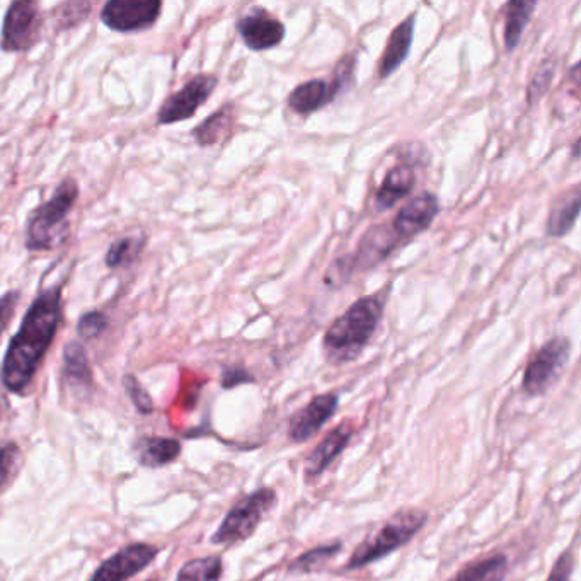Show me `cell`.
<instances>
[{
    "label": "cell",
    "mask_w": 581,
    "mask_h": 581,
    "mask_svg": "<svg viewBox=\"0 0 581 581\" xmlns=\"http://www.w3.org/2000/svg\"><path fill=\"white\" fill-rule=\"evenodd\" d=\"M62 286L43 290L30 305L20 332L9 342L0 370V379L9 393H24L32 384L62 323Z\"/></svg>",
    "instance_id": "cell-1"
},
{
    "label": "cell",
    "mask_w": 581,
    "mask_h": 581,
    "mask_svg": "<svg viewBox=\"0 0 581 581\" xmlns=\"http://www.w3.org/2000/svg\"><path fill=\"white\" fill-rule=\"evenodd\" d=\"M382 316H384V301L377 293L362 297L355 302L324 335L323 347L327 362L342 365L359 359L377 332Z\"/></svg>",
    "instance_id": "cell-2"
},
{
    "label": "cell",
    "mask_w": 581,
    "mask_h": 581,
    "mask_svg": "<svg viewBox=\"0 0 581 581\" xmlns=\"http://www.w3.org/2000/svg\"><path fill=\"white\" fill-rule=\"evenodd\" d=\"M79 200V185L66 177L50 200L36 208L26 225L24 246L27 251H54L69 237V213Z\"/></svg>",
    "instance_id": "cell-3"
},
{
    "label": "cell",
    "mask_w": 581,
    "mask_h": 581,
    "mask_svg": "<svg viewBox=\"0 0 581 581\" xmlns=\"http://www.w3.org/2000/svg\"><path fill=\"white\" fill-rule=\"evenodd\" d=\"M428 513L418 509H403L394 513L384 527L372 535L365 543L355 549L350 561L345 566L347 571H357L367 568L372 562L381 561L385 556L393 555L400 547L411 543L421 528L427 525Z\"/></svg>",
    "instance_id": "cell-4"
},
{
    "label": "cell",
    "mask_w": 581,
    "mask_h": 581,
    "mask_svg": "<svg viewBox=\"0 0 581 581\" xmlns=\"http://www.w3.org/2000/svg\"><path fill=\"white\" fill-rule=\"evenodd\" d=\"M275 504H277V491L274 488L256 489L229 510L219 531L213 534L212 543L217 546H232L249 539Z\"/></svg>",
    "instance_id": "cell-5"
},
{
    "label": "cell",
    "mask_w": 581,
    "mask_h": 581,
    "mask_svg": "<svg viewBox=\"0 0 581 581\" xmlns=\"http://www.w3.org/2000/svg\"><path fill=\"white\" fill-rule=\"evenodd\" d=\"M571 341L565 336H556L535 353L534 359L528 362L525 369L522 390L528 396H541L553 387L556 381L561 377L566 365L570 362Z\"/></svg>",
    "instance_id": "cell-6"
},
{
    "label": "cell",
    "mask_w": 581,
    "mask_h": 581,
    "mask_svg": "<svg viewBox=\"0 0 581 581\" xmlns=\"http://www.w3.org/2000/svg\"><path fill=\"white\" fill-rule=\"evenodd\" d=\"M43 18L39 5L32 0L12 2L5 12L0 48L8 54L32 50L42 36Z\"/></svg>",
    "instance_id": "cell-7"
},
{
    "label": "cell",
    "mask_w": 581,
    "mask_h": 581,
    "mask_svg": "<svg viewBox=\"0 0 581 581\" xmlns=\"http://www.w3.org/2000/svg\"><path fill=\"white\" fill-rule=\"evenodd\" d=\"M219 79L213 73H198L179 91L171 94L158 112L159 125H174L189 120L216 91Z\"/></svg>",
    "instance_id": "cell-8"
},
{
    "label": "cell",
    "mask_w": 581,
    "mask_h": 581,
    "mask_svg": "<svg viewBox=\"0 0 581 581\" xmlns=\"http://www.w3.org/2000/svg\"><path fill=\"white\" fill-rule=\"evenodd\" d=\"M161 0H109L101 9V23L118 33L149 30L161 16Z\"/></svg>",
    "instance_id": "cell-9"
},
{
    "label": "cell",
    "mask_w": 581,
    "mask_h": 581,
    "mask_svg": "<svg viewBox=\"0 0 581 581\" xmlns=\"http://www.w3.org/2000/svg\"><path fill=\"white\" fill-rule=\"evenodd\" d=\"M241 39L249 50L266 51L277 48L286 39L287 27L265 8H253L235 23Z\"/></svg>",
    "instance_id": "cell-10"
},
{
    "label": "cell",
    "mask_w": 581,
    "mask_h": 581,
    "mask_svg": "<svg viewBox=\"0 0 581 581\" xmlns=\"http://www.w3.org/2000/svg\"><path fill=\"white\" fill-rule=\"evenodd\" d=\"M339 396L336 393L312 397L304 408L293 412L289 421V439L293 443H304L317 435L324 425L338 411Z\"/></svg>",
    "instance_id": "cell-11"
},
{
    "label": "cell",
    "mask_w": 581,
    "mask_h": 581,
    "mask_svg": "<svg viewBox=\"0 0 581 581\" xmlns=\"http://www.w3.org/2000/svg\"><path fill=\"white\" fill-rule=\"evenodd\" d=\"M158 547L151 544H130L106 559L89 581H127L146 570L158 558Z\"/></svg>",
    "instance_id": "cell-12"
},
{
    "label": "cell",
    "mask_w": 581,
    "mask_h": 581,
    "mask_svg": "<svg viewBox=\"0 0 581 581\" xmlns=\"http://www.w3.org/2000/svg\"><path fill=\"white\" fill-rule=\"evenodd\" d=\"M440 213V201L431 191L421 193L418 197L400 208L393 222L394 232L400 240H411L430 228Z\"/></svg>",
    "instance_id": "cell-13"
},
{
    "label": "cell",
    "mask_w": 581,
    "mask_h": 581,
    "mask_svg": "<svg viewBox=\"0 0 581 581\" xmlns=\"http://www.w3.org/2000/svg\"><path fill=\"white\" fill-rule=\"evenodd\" d=\"M399 235L393 225H375L370 228L360 241L359 249L351 256L355 270H372L375 266L390 258L391 253L400 243Z\"/></svg>",
    "instance_id": "cell-14"
},
{
    "label": "cell",
    "mask_w": 581,
    "mask_h": 581,
    "mask_svg": "<svg viewBox=\"0 0 581 581\" xmlns=\"http://www.w3.org/2000/svg\"><path fill=\"white\" fill-rule=\"evenodd\" d=\"M353 435L355 428L350 421H342L338 427L333 428L324 437L323 442L305 458V478L316 479L317 476H321L350 445V440L353 439Z\"/></svg>",
    "instance_id": "cell-15"
},
{
    "label": "cell",
    "mask_w": 581,
    "mask_h": 581,
    "mask_svg": "<svg viewBox=\"0 0 581 581\" xmlns=\"http://www.w3.org/2000/svg\"><path fill=\"white\" fill-rule=\"evenodd\" d=\"M339 93L341 89L335 84V81L311 79L293 89L289 94V106L297 115H312V113L326 108L327 104L333 103Z\"/></svg>",
    "instance_id": "cell-16"
},
{
    "label": "cell",
    "mask_w": 581,
    "mask_h": 581,
    "mask_svg": "<svg viewBox=\"0 0 581 581\" xmlns=\"http://www.w3.org/2000/svg\"><path fill=\"white\" fill-rule=\"evenodd\" d=\"M415 21L416 12L397 24L396 30L391 33L384 54H382L381 63H379V75L381 79H387L393 75L408 58L411 51L412 39H415Z\"/></svg>",
    "instance_id": "cell-17"
},
{
    "label": "cell",
    "mask_w": 581,
    "mask_h": 581,
    "mask_svg": "<svg viewBox=\"0 0 581 581\" xmlns=\"http://www.w3.org/2000/svg\"><path fill=\"white\" fill-rule=\"evenodd\" d=\"M416 174L409 164H399L385 174L384 182L375 193L377 212H387L415 189Z\"/></svg>",
    "instance_id": "cell-18"
},
{
    "label": "cell",
    "mask_w": 581,
    "mask_h": 581,
    "mask_svg": "<svg viewBox=\"0 0 581 581\" xmlns=\"http://www.w3.org/2000/svg\"><path fill=\"white\" fill-rule=\"evenodd\" d=\"M137 449H139L140 464L149 469L167 466L182 454V443L164 437H146L140 440Z\"/></svg>",
    "instance_id": "cell-19"
},
{
    "label": "cell",
    "mask_w": 581,
    "mask_h": 581,
    "mask_svg": "<svg viewBox=\"0 0 581 581\" xmlns=\"http://www.w3.org/2000/svg\"><path fill=\"white\" fill-rule=\"evenodd\" d=\"M537 2L513 0L504 9V47L513 51L519 47L520 39L524 36L525 27L531 23L532 14L537 9Z\"/></svg>",
    "instance_id": "cell-20"
},
{
    "label": "cell",
    "mask_w": 581,
    "mask_h": 581,
    "mask_svg": "<svg viewBox=\"0 0 581 581\" xmlns=\"http://www.w3.org/2000/svg\"><path fill=\"white\" fill-rule=\"evenodd\" d=\"M234 125V106L225 104L219 112L208 116L191 131L193 139L200 147H210L225 139Z\"/></svg>",
    "instance_id": "cell-21"
},
{
    "label": "cell",
    "mask_w": 581,
    "mask_h": 581,
    "mask_svg": "<svg viewBox=\"0 0 581 581\" xmlns=\"http://www.w3.org/2000/svg\"><path fill=\"white\" fill-rule=\"evenodd\" d=\"M63 377L69 384L79 387L93 385V370L89 363L88 351L79 341L69 342L63 348Z\"/></svg>",
    "instance_id": "cell-22"
},
{
    "label": "cell",
    "mask_w": 581,
    "mask_h": 581,
    "mask_svg": "<svg viewBox=\"0 0 581 581\" xmlns=\"http://www.w3.org/2000/svg\"><path fill=\"white\" fill-rule=\"evenodd\" d=\"M580 216V191L574 189L561 204H556L550 210L547 220V235L550 237H565L573 231Z\"/></svg>",
    "instance_id": "cell-23"
},
{
    "label": "cell",
    "mask_w": 581,
    "mask_h": 581,
    "mask_svg": "<svg viewBox=\"0 0 581 581\" xmlns=\"http://www.w3.org/2000/svg\"><path fill=\"white\" fill-rule=\"evenodd\" d=\"M509 570V558L504 555H493L466 566L451 581H504Z\"/></svg>",
    "instance_id": "cell-24"
},
{
    "label": "cell",
    "mask_w": 581,
    "mask_h": 581,
    "mask_svg": "<svg viewBox=\"0 0 581 581\" xmlns=\"http://www.w3.org/2000/svg\"><path fill=\"white\" fill-rule=\"evenodd\" d=\"M146 235H125L120 240L115 241L106 251L104 263L109 270H118V268H127L133 265L146 249Z\"/></svg>",
    "instance_id": "cell-25"
},
{
    "label": "cell",
    "mask_w": 581,
    "mask_h": 581,
    "mask_svg": "<svg viewBox=\"0 0 581 581\" xmlns=\"http://www.w3.org/2000/svg\"><path fill=\"white\" fill-rule=\"evenodd\" d=\"M223 573L220 556H205L183 566L176 581H220Z\"/></svg>",
    "instance_id": "cell-26"
},
{
    "label": "cell",
    "mask_w": 581,
    "mask_h": 581,
    "mask_svg": "<svg viewBox=\"0 0 581 581\" xmlns=\"http://www.w3.org/2000/svg\"><path fill=\"white\" fill-rule=\"evenodd\" d=\"M341 543L326 544V546H317L314 549L305 550L304 555L299 556L292 565L289 566L290 573H314L332 561L339 550H341Z\"/></svg>",
    "instance_id": "cell-27"
},
{
    "label": "cell",
    "mask_w": 581,
    "mask_h": 581,
    "mask_svg": "<svg viewBox=\"0 0 581 581\" xmlns=\"http://www.w3.org/2000/svg\"><path fill=\"white\" fill-rule=\"evenodd\" d=\"M23 464V454L16 443H0V493H4L16 479Z\"/></svg>",
    "instance_id": "cell-28"
},
{
    "label": "cell",
    "mask_w": 581,
    "mask_h": 581,
    "mask_svg": "<svg viewBox=\"0 0 581 581\" xmlns=\"http://www.w3.org/2000/svg\"><path fill=\"white\" fill-rule=\"evenodd\" d=\"M556 75V60L553 57L546 58L543 63H541L539 70L535 72L534 78H532L531 84L527 88V101L528 104H535L537 101L543 100L544 94L549 91L553 81H555Z\"/></svg>",
    "instance_id": "cell-29"
},
{
    "label": "cell",
    "mask_w": 581,
    "mask_h": 581,
    "mask_svg": "<svg viewBox=\"0 0 581 581\" xmlns=\"http://www.w3.org/2000/svg\"><path fill=\"white\" fill-rule=\"evenodd\" d=\"M108 317L101 311H91L78 321V335L85 341L100 338L108 329Z\"/></svg>",
    "instance_id": "cell-30"
},
{
    "label": "cell",
    "mask_w": 581,
    "mask_h": 581,
    "mask_svg": "<svg viewBox=\"0 0 581 581\" xmlns=\"http://www.w3.org/2000/svg\"><path fill=\"white\" fill-rule=\"evenodd\" d=\"M124 385L137 411L142 412V415H151L154 411L152 397L149 396V393L143 390L142 384L133 375H125Z\"/></svg>",
    "instance_id": "cell-31"
},
{
    "label": "cell",
    "mask_w": 581,
    "mask_h": 581,
    "mask_svg": "<svg viewBox=\"0 0 581 581\" xmlns=\"http://www.w3.org/2000/svg\"><path fill=\"white\" fill-rule=\"evenodd\" d=\"M20 290H11V292L0 297V336H2V333L11 324L14 312H16L18 305H20Z\"/></svg>",
    "instance_id": "cell-32"
},
{
    "label": "cell",
    "mask_w": 581,
    "mask_h": 581,
    "mask_svg": "<svg viewBox=\"0 0 581 581\" xmlns=\"http://www.w3.org/2000/svg\"><path fill=\"white\" fill-rule=\"evenodd\" d=\"M574 570V555L573 550L566 549L561 556H559L558 561L553 566L549 577L546 581H571Z\"/></svg>",
    "instance_id": "cell-33"
},
{
    "label": "cell",
    "mask_w": 581,
    "mask_h": 581,
    "mask_svg": "<svg viewBox=\"0 0 581 581\" xmlns=\"http://www.w3.org/2000/svg\"><path fill=\"white\" fill-rule=\"evenodd\" d=\"M66 8L69 11L58 14L63 27L78 26L82 21L88 20L89 11H91V4H85V2H69Z\"/></svg>",
    "instance_id": "cell-34"
},
{
    "label": "cell",
    "mask_w": 581,
    "mask_h": 581,
    "mask_svg": "<svg viewBox=\"0 0 581 581\" xmlns=\"http://www.w3.org/2000/svg\"><path fill=\"white\" fill-rule=\"evenodd\" d=\"M255 377L244 367H228L222 372L223 390H234L237 385L253 384Z\"/></svg>",
    "instance_id": "cell-35"
},
{
    "label": "cell",
    "mask_w": 581,
    "mask_h": 581,
    "mask_svg": "<svg viewBox=\"0 0 581 581\" xmlns=\"http://www.w3.org/2000/svg\"><path fill=\"white\" fill-rule=\"evenodd\" d=\"M578 147H580V140H577V142H574V147H573L574 158H578Z\"/></svg>",
    "instance_id": "cell-36"
}]
</instances>
